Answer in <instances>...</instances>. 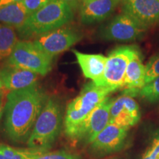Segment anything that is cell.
<instances>
[{"mask_svg": "<svg viewBox=\"0 0 159 159\" xmlns=\"http://www.w3.org/2000/svg\"><path fill=\"white\" fill-rule=\"evenodd\" d=\"M48 98L37 84L10 91L4 107V125L12 142L27 144Z\"/></svg>", "mask_w": 159, "mask_h": 159, "instance_id": "1", "label": "cell"}, {"mask_svg": "<svg viewBox=\"0 0 159 159\" xmlns=\"http://www.w3.org/2000/svg\"><path fill=\"white\" fill-rule=\"evenodd\" d=\"M73 18L74 12L70 6L61 0H49L42 8L29 16L16 30L20 39H35L67 25Z\"/></svg>", "mask_w": 159, "mask_h": 159, "instance_id": "2", "label": "cell"}, {"mask_svg": "<svg viewBox=\"0 0 159 159\" xmlns=\"http://www.w3.org/2000/svg\"><path fill=\"white\" fill-rule=\"evenodd\" d=\"M112 92L110 89L98 86L93 81L85 84L78 96L67 106L64 118V130L66 136L75 139L87 117Z\"/></svg>", "mask_w": 159, "mask_h": 159, "instance_id": "3", "label": "cell"}, {"mask_svg": "<svg viewBox=\"0 0 159 159\" xmlns=\"http://www.w3.org/2000/svg\"><path fill=\"white\" fill-rule=\"evenodd\" d=\"M62 125L61 102L55 97H49L27 141L28 148L48 151L60 135Z\"/></svg>", "mask_w": 159, "mask_h": 159, "instance_id": "4", "label": "cell"}, {"mask_svg": "<svg viewBox=\"0 0 159 159\" xmlns=\"http://www.w3.org/2000/svg\"><path fill=\"white\" fill-rule=\"evenodd\" d=\"M52 58L37 48L33 41L24 40L18 41L7 65L44 76L51 71Z\"/></svg>", "mask_w": 159, "mask_h": 159, "instance_id": "5", "label": "cell"}, {"mask_svg": "<svg viewBox=\"0 0 159 159\" xmlns=\"http://www.w3.org/2000/svg\"><path fill=\"white\" fill-rule=\"evenodd\" d=\"M140 50L135 46H122L114 49L107 57L105 72L98 82V86L114 91L122 89L127 67Z\"/></svg>", "mask_w": 159, "mask_h": 159, "instance_id": "6", "label": "cell"}, {"mask_svg": "<svg viewBox=\"0 0 159 159\" xmlns=\"http://www.w3.org/2000/svg\"><path fill=\"white\" fill-rule=\"evenodd\" d=\"M83 37L79 29L66 25L37 38L33 42L40 50L54 57L81 41Z\"/></svg>", "mask_w": 159, "mask_h": 159, "instance_id": "7", "label": "cell"}, {"mask_svg": "<svg viewBox=\"0 0 159 159\" xmlns=\"http://www.w3.org/2000/svg\"><path fill=\"white\" fill-rule=\"evenodd\" d=\"M146 30L129 16L119 14L99 27L97 35L106 41H132L142 37Z\"/></svg>", "mask_w": 159, "mask_h": 159, "instance_id": "8", "label": "cell"}, {"mask_svg": "<svg viewBox=\"0 0 159 159\" xmlns=\"http://www.w3.org/2000/svg\"><path fill=\"white\" fill-rule=\"evenodd\" d=\"M114 99L107 97L96 107L80 128L75 139L91 144L110 122L111 108Z\"/></svg>", "mask_w": 159, "mask_h": 159, "instance_id": "9", "label": "cell"}, {"mask_svg": "<svg viewBox=\"0 0 159 159\" xmlns=\"http://www.w3.org/2000/svg\"><path fill=\"white\" fill-rule=\"evenodd\" d=\"M122 12L146 30L159 21V0H125Z\"/></svg>", "mask_w": 159, "mask_h": 159, "instance_id": "10", "label": "cell"}, {"mask_svg": "<svg viewBox=\"0 0 159 159\" xmlns=\"http://www.w3.org/2000/svg\"><path fill=\"white\" fill-rule=\"evenodd\" d=\"M139 106L130 96L122 94L114 99L110 111V122L118 126L129 129L140 119Z\"/></svg>", "mask_w": 159, "mask_h": 159, "instance_id": "11", "label": "cell"}, {"mask_svg": "<svg viewBox=\"0 0 159 159\" xmlns=\"http://www.w3.org/2000/svg\"><path fill=\"white\" fill-rule=\"evenodd\" d=\"M128 129L109 123L91 143V152L97 155L111 153L123 147Z\"/></svg>", "mask_w": 159, "mask_h": 159, "instance_id": "12", "label": "cell"}, {"mask_svg": "<svg viewBox=\"0 0 159 159\" xmlns=\"http://www.w3.org/2000/svg\"><path fill=\"white\" fill-rule=\"evenodd\" d=\"M121 0H85L80 11L81 23L91 25L104 21L115 11Z\"/></svg>", "mask_w": 159, "mask_h": 159, "instance_id": "13", "label": "cell"}, {"mask_svg": "<svg viewBox=\"0 0 159 159\" xmlns=\"http://www.w3.org/2000/svg\"><path fill=\"white\" fill-rule=\"evenodd\" d=\"M146 67L143 63L141 52L129 63L125 72L122 89V94L131 97L137 96L139 91L145 85Z\"/></svg>", "mask_w": 159, "mask_h": 159, "instance_id": "14", "label": "cell"}, {"mask_svg": "<svg viewBox=\"0 0 159 159\" xmlns=\"http://www.w3.org/2000/svg\"><path fill=\"white\" fill-rule=\"evenodd\" d=\"M0 79L3 87L11 91L37 84L38 75L33 71L7 65L0 71Z\"/></svg>", "mask_w": 159, "mask_h": 159, "instance_id": "15", "label": "cell"}, {"mask_svg": "<svg viewBox=\"0 0 159 159\" xmlns=\"http://www.w3.org/2000/svg\"><path fill=\"white\" fill-rule=\"evenodd\" d=\"M77 63L86 78L97 83L102 78L106 66L107 57L100 54H85L73 50Z\"/></svg>", "mask_w": 159, "mask_h": 159, "instance_id": "16", "label": "cell"}, {"mask_svg": "<svg viewBox=\"0 0 159 159\" xmlns=\"http://www.w3.org/2000/svg\"><path fill=\"white\" fill-rule=\"evenodd\" d=\"M29 17L21 2L13 3L0 7V24L19 28Z\"/></svg>", "mask_w": 159, "mask_h": 159, "instance_id": "17", "label": "cell"}, {"mask_svg": "<svg viewBox=\"0 0 159 159\" xmlns=\"http://www.w3.org/2000/svg\"><path fill=\"white\" fill-rule=\"evenodd\" d=\"M18 41L14 27L0 24V62L8 59Z\"/></svg>", "mask_w": 159, "mask_h": 159, "instance_id": "18", "label": "cell"}, {"mask_svg": "<svg viewBox=\"0 0 159 159\" xmlns=\"http://www.w3.org/2000/svg\"><path fill=\"white\" fill-rule=\"evenodd\" d=\"M43 152L47 151L30 148H16L5 144H0V153L9 159H33Z\"/></svg>", "mask_w": 159, "mask_h": 159, "instance_id": "19", "label": "cell"}, {"mask_svg": "<svg viewBox=\"0 0 159 159\" xmlns=\"http://www.w3.org/2000/svg\"><path fill=\"white\" fill-rule=\"evenodd\" d=\"M139 96L149 102H159V76L145 84L139 91Z\"/></svg>", "mask_w": 159, "mask_h": 159, "instance_id": "20", "label": "cell"}, {"mask_svg": "<svg viewBox=\"0 0 159 159\" xmlns=\"http://www.w3.org/2000/svg\"><path fill=\"white\" fill-rule=\"evenodd\" d=\"M145 84L159 76V52L151 57L150 61L145 65Z\"/></svg>", "mask_w": 159, "mask_h": 159, "instance_id": "21", "label": "cell"}, {"mask_svg": "<svg viewBox=\"0 0 159 159\" xmlns=\"http://www.w3.org/2000/svg\"><path fill=\"white\" fill-rule=\"evenodd\" d=\"M33 159H82L78 155L71 153L65 150H57L54 152H43Z\"/></svg>", "mask_w": 159, "mask_h": 159, "instance_id": "22", "label": "cell"}, {"mask_svg": "<svg viewBox=\"0 0 159 159\" xmlns=\"http://www.w3.org/2000/svg\"><path fill=\"white\" fill-rule=\"evenodd\" d=\"M49 0H23L21 3L25 7L29 16L39 11L46 5Z\"/></svg>", "mask_w": 159, "mask_h": 159, "instance_id": "23", "label": "cell"}, {"mask_svg": "<svg viewBox=\"0 0 159 159\" xmlns=\"http://www.w3.org/2000/svg\"><path fill=\"white\" fill-rule=\"evenodd\" d=\"M159 156V136L154 139L150 148L143 155L142 159H156Z\"/></svg>", "mask_w": 159, "mask_h": 159, "instance_id": "24", "label": "cell"}, {"mask_svg": "<svg viewBox=\"0 0 159 159\" xmlns=\"http://www.w3.org/2000/svg\"><path fill=\"white\" fill-rule=\"evenodd\" d=\"M69 6H70L72 9H76L77 7H80L85 0H61Z\"/></svg>", "mask_w": 159, "mask_h": 159, "instance_id": "25", "label": "cell"}, {"mask_svg": "<svg viewBox=\"0 0 159 159\" xmlns=\"http://www.w3.org/2000/svg\"><path fill=\"white\" fill-rule=\"evenodd\" d=\"M23 0H0V7L13 3L21 2Z\"/></svg>", "mask_w": 159, "mask_h": 159, "instance_id": "26", "label": "cell"}, {"mask_svg": "<svg viewBox=\"0 0 159 159\" xmlns=\"http://www.w3.org/2000/svg\"><path fill=\"white\" fill-rule=\"evenodd\" d=\"M3 114H4V108L2 106V102L1 95H0V121H1L2 116Z\"/></svg>", "mask_w": 159, "mask_h": 159, "instance_id": "27", "label": "cell"}, {"mask_svg": "<svg viewBox=\"0 0 159 159\" xmlns=\"http://www.w3.org/2000/svg\"><path fill=\"white\" fill-rule=\"evenodd\" d=\"M0 159H9V158H6L5 156H4L3 155H2L1 153H0Z\"/></svg>", "mask_w": 159, "mask_h": 159, "instance_id": "28", "label": "cell"}, {"mask_svg": "<svg viewBox=\"0 0 159 159\" xmlns=\"http://www.w3.org/2000/svg\"><path fill=\"white\" fill-rule=\"evenodd\" d=\"M3 88V85H2V83L1 81V79H0V89Z\"/></svg>", "mask_w": 159, "mask_h": 159, "instance_id": "29", "label": "cell"}, {"mask_svg": "<svg viewBox=\"0 0 159 159\" xmlns=\"http://www.w3.org/2000/svg\"><path fill=\"white\" fill-rule=\"evenodd\" d=\"M156 159H159V156H158V158H157Z\"/></svg>", "mask_w": 159, "mask_h": 159, "instance_id": "30", "label": "cell"}]
</instances>
